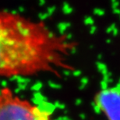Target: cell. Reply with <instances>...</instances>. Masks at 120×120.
<instances>
[{"instance_id":"obj_15","label":"cell","mask_w":120,"mask_h":120,"mask_svg":"<svg viewBox=\"0 0 120 120\" xmlns=\"http://www.w3.org/2000/svg\"><path fill=\"white\" fill-rule=\"evenodd\" d=\"M96 30H97V27H96L95 25L91 26V27H90V34H94L96 32Z\"/></svg>"},{"instance_id":"obj_12","label":"cell","mask_w":120,"mask_h":120,"mask_svg":"<svg viewBox=\"0 0 120 120\" xmlns=\"http://www.w3.org/2000/svg\"><path fill=\"white\" fill-rule=\"evenodd\" d=\"M101 87H102V90L108 89V83L105 82L104 80H102L101 82Z\"/></svg>"},{"instance_id":"obj_19","label":"cell","mask_w":120,"mask_h":120,"mask_svg":"<svg viewBox=\"0 0 120 120\" xmlns=\"http://www.w3.org/2000/svg\"><path fill=\"white\" fill-rule=\"evenodd\" d=\"M80 116L81 119H85V117H86V116H85V115H84V114H83V115L81 114Z\"/></svg>"},{"instance_id":"obj_9","label":"cell","mask_w":120,"mask_h":120,"mask_svg":"<svg viewBox=\"0 0 120 120\" xmlns=\"http://www.w3.org/2000/svg\"><path fill=\"white\" fill-rule=\"evenodd\" d=\"M94 13L98 16H103L105 14V10H103V9H99V8H95L94 9Z\"/></svg>"},{"instance_id":"obj_13","label":"cell","mask_w":120,"mask_h":120,"mask_svg":"<svg viewBox=\"0 0 120 120\" xmlns=\"http://www.w3.org/2000/svg\"><path fill=\"white\" fill-rule=\"evenodd\" d=\"M119 5V2H117V1H112V8H113L114 9L118 8Z\"/></svg>"},{"instance_id":"obj_8","label":"cell","mask_w":120,"mask_h":120,"mask_svg":"<svg viewBox=\"0 0 120 120\" xmlns=\"http://www.w3.org/2000/svg\"><path fill=\"white\" fill-rule=\"evenodd\" d=\"M88 80L87 77H83L81 79V85H80V89H83V88H84L86 87V85L88 83Z\"/></svg>"},{"instance_id":"obj_7","label":"cell","mask_w":120,"mask_h":120,"mask_svg":"<svg viewBox=\"0 0 120 120\" xmlns=\"http://www.w3.org/2000/svg\"><path fill=\"white\" fill-rule=\"evenodd\" d=\"M84 23L85 25H90V26H93L94 24V20L92 17L90 16H88V17H86L84 19Z\"/></svg>"},{"instance_id":"obj_1","label":"cell","mask_w":120,"mask_h":120,"mask_svg":"<svg viewBox=\"0 0 120 120\" xmlns=\"http://www.w3.org/2000/svg\"><path fill=\"white\" fill-rule=\"evenodd\" d=\"M78 42L72 34H56L42 21L0 9V76H30L74 72L69 57Z\"/></svg>"},{"instance_id":"obj_16","label":"cell","mask_w":120,"mask_h":120,"mask_svg":"<svg viewBox=\"0 0 120 120\" xmlns=\"http://www.w3.org/2000/svg\"><path fill=\"white\" fill-rule=\"evenodd\" d=\"M113 13H116V14H119L120 15V9H113Z\"/></svg>"},{"instance_id":"obj_2","label":"cell","mask_w":120,"mask_h":120,"mask_svg":"<svg viewBox=\"0 0 120 120\" xmlns=\"http://www.w3.org/2000/svg\"><path fill=\"white\" fill-rule=\"evenodd\" d=\"M52 113L16 95L8 87L0 89V120H52Z\"/></svg>"},{"instance_id":"obj_3","label":"cell","mask_w":120,"mask_h":120,"mask_svg":"<svg viewBox=\"0 0 120 120\" xmlns=\"http://www.w3.org/2000/svg\"><path fill=\"white\" fill-rule=\"evenodd\" d=\"M94 102L109 120H120V89L117 87L99 91Z\"/></svg>"},{"instance_id":"obj_4","label":"cell","mask_w":120,"mask_h":120,"mask_svg":"<svg viewBox=\"0 0 120 120\" xmlns=\"http://www.w3.org/2000/svg\"><path fill=\"white\" fill-rule=\"evenodd\" d=\"M96 66H97L98 69L99 70L100 73L102 74L103 76H107L108 74H109V70H108L107 66L105 63H103V62H98L97 63H96Z\"/></svg>"},{"instance_id":"obj_17","label":"cell","mask_w":120,"mask_h":120,"mask_svg":"<svg viewBox=\"0 0 120 120\" xmlns=\"http://www.w3.org/2000/svg\"><path fill=\"white\" fill-rule=\"evenodd\" d=\"M81 103H82V100L81 99H77L76 101V102H75V104L76 105H80Z\"/></svg>"},{"instance_id":"obj_11","label":"cell","mask_w":120,"mask_h":120,"mask_svg":"<svg viewBox=\"0 0 120 120\" xmlns=\"http://www.w3.org/2000/svg\"><path fill=\"white\" fill-rule=\"evenodd\" d=\"M92 105H93V108H94V112H95L97 114H100L101 112V109H99V107H98V105H96L94 102Z\"/></svg>"},{"instance_id":"obj_18","label":"cell","mask_w":120,"mask_h":120,"mask_svg":"<svg viewBox=\"0 0 120 120\" xmlns=\"http://www.w3.org/2000/svg\"><path fill=\"white\" fill-rule=\"evenodd\" d=\"M112 34H113V35L116 36L117 34H118V29H117V27L113 30V32H112Z\"/></svg>"},{"instance_id":"obj_14","label":"cell","mask_w":120,"mask_h":120,"mask_svg":"<svg viewBox=\"0 0 120 120\" xmlns=\"http://www.w3.org/2000/svg\"><path fill=\"white\" fill-rule=\"evenodd\" d=\"M81 73H82V72H81L80 69H76L75 71L73 72V75L74 76H80Z\"/></svg>"},{"instance_id":"obj_5","label":"cell","mask_w":120,"mask_h":120,"mask_svg":"<svg viewBox=\"0 0 120 120\" xmlns=\"http://www.w3.org/2000/svg\"><path fill=\"white\" fill-rule=\"evenodd\" d=\"M70 26V23H62L59 25V34H63V32L66 31V30Z\"/></svg>"},{"instance_id":"obj_10","label":"cell","mask_w":120,"mask_h":120,"mask_svg":"<svg viewBox=\"0 0 120 120\" xmlns=\"http://www.w3.org/2000/svg\"><path fill=\"white\" fill-rule=\"evenodd\" d=\"M116 26L115 23H114V24H112L111 26H110V27H109L107 28L106 32L109 33H109H112V32H113V30L116 29Z\"/></svg>"},{"instance_id":"obj_6","label":"cell","mask_w":120,"mask_h":120,"mask_svg":"<svg viewBox=\"0 0 120 120\" xmlns=\"http://www.w3.org/2000/svg\"><path fill=\"white\" fill-rule=\"evenodd\" d=\"M63 12L66 14L72 13V12H73V8H72V7L69 6V4L65 3L64 4V6H63Z\"/></svg>"}]
</instances>
